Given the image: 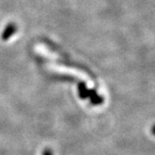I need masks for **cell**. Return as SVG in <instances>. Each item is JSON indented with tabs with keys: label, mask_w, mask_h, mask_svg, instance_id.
Wrapping results in <instances>:
<instances>
[{
	"label": "cell",
	"mask_w": 155,
	"mask_h": 155,
	"mask_svg": "<svg viewBox=\"0 0 155 155\" xmlns=\"http://www.w3.org/2000/svg\"><path fill=\"white\" fill-rule=\"evenodd\" d=\"M43 155H51V153H50L48 150H47V151H45V152H44Z\"/></svg>",
	"instance_id": "6da1fadb"
}]
</instances>
